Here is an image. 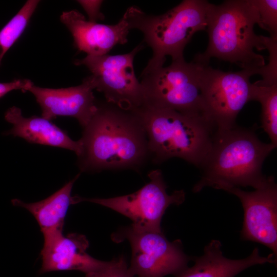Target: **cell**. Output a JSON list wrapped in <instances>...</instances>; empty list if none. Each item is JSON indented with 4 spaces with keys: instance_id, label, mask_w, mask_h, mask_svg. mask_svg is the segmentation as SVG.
<instances>
[{
    "instance_id": "277c9868",
    "label": "cell",
    "mask_w": 277,
    "mask_h": 277,
    "mask_svg": "<svg viewBox=\"0 0 277 277\" xmlns=\"http://www.w3.org/2000/svg\"><path fill=\"white\" fill-rule=\"evenodd\" d=\"M134 112L145 130L149 155L154 163L179 157L199 167L215 131L204 117L145 107Z\"/></svg>"
},
{
    "instance_id": "d6986e66",
    "label": "cell",
    "mask_w": 277,
    "mask_h": 277,
    "mask_svg": "<svg viewBox=\"0 0 277 277\" xmlns=\"http://www.w3.org/2000/svg\"><path fill=\"white\" fill-rule=\"evenodd\" d=\"M38 1H27L0 30V64L6 52L21 36L34 12Z\"/></svg>"
},
{
    "instance_id": "ba28073f",
    "label": "cell",
    "mask_w": 277,
    "mask_h": 277,
    "mask_svg": "<svg viewBox=\"0 0 277 277\" xmlns=\"http://www.w3.org/2000/svg\"><path fill=\"white\" fill-rule=\"evenodd\" d=\"M115 242L127 240L131 246L130 272L135 277L175 276L185 270L191 258L179 240L169 241L162 232L141 231L132 226L113 234Z\"/></svg>"
},
{
    "instance_id": "e0dca14e",
    "label": "cell",
    "mask_w": 277,
    "mask_h": 277,
    "mask_svg": "<svg viewBox=\"0 0 277 277\" xmlns=\"http://www.w3.org/2000/svg\"><path fill=\"white\" fill-rule=\"evenodd\" d=\"M77 174L60 189L46 199L38 202L27 203L19 199H14L12 203L23 207L34 217L43 235L63 231L65 219L70 205L74 204L71 191Z\"/></svg>"
},
{
    "instance_id": "52a82bcc",
    "label": "cell",
    "mask_w": 277,
    "mask_h": 277,
    "mask_svg": "<svg viewBox=\"0 0 277 277\" xmlns=\"http://www.w3.org/2000/svg\"><path fill=\"white\" fill-rule=\"evenodd\" d=\"M262 73V67L225 72L201 63L200 81L203 115L215 130H228L236 126L239 113L252 101L253 84L250 78Z\"/></svg>"
},
{
    "instance_id": "5b68a950",
    "label": "cell",
    "mask_w": 277,
    "mask_h": 277,
    "mask_svg": "<svg viewBox=\"0 0 277 277\" xmlns=\"http://www.w3.org/2000/svg\"><path fill=\"white\" fill-rule=\"evenodd\" d=\"M210 3L184 0L163 14L149 15L131 6L126 11L132 28L140 30L152 50V56L143 72L163 67L166 56L172 61L184 60V50L195 33L206 31Z\"/></svg>"
},
{
    "instance_id": "2e32d148",
    "label": "cell",
    "mask_w": 277,
    "mask_h": 277,
    "mask_svg": "<svg viewBox=\"0 0 277 277\" xmlns=\"http://www.w3.org/2000/svg\"><path fill=\"white\" fill-rule=\"evenodd\" d=\"M5 118L12 125L6 134L21 137L31 143L68 149L74 151L76 155L80 153L79 141L72 140L50 120L37 116L25 117L21 110L16 106L7 110Z\"/></svg>"
},
{
    "instance_id": "4fadbf2b",
    "label": "cell",
    "mask_w": 277,
    "mask_h": 277,
    "mask_svg": "<svg viewBox=\"0 0 277 277\" xmlns=\"http://www.w3.org/2000/svg\"><path fill=\"white\" fill-rule=\"evenodd\" d=\"M94 89L90 75L77 86L53 89L33 84L27 91L33 94L40 106L42 117L50 121L58 116L74 117L83 128L96 109L97 102L93 94Z\"/></svg>"
},
{
    "instance_id": "9c48e42d",
    "label": "cell",
    "mask_w": 277,
    "mask_h": 277,
    "mask_svg": "<svg viewBox=\"0 0 277 277\" xmlns=\"http://www.w3.org/2000/svg\"><path fill=\"white\" fill-rule=\"evenodd\" d=\"M143 47L141 43L124 54L87 55L75 64L84 65L90 71L94 89L103 93L107 102L134 111L144 103L142 87L133 67L134 58Z\"/></svg>"
},
{
    "instance_id": "44dd1931",
    "label": "cell",
    "mask_w": 277,
    "mask_h": 277,
    "mask_svg": "<svg viewBox=\"0 0 277 277\" xmlns=\"http://www.w3.org/2000/svg\"><path fill=\"white\" fill-rule=\"evenodd\" d=\"M85 277H135L129 271L125 259L121 256L110 261L109 265L98 271L86 274Z\"/></svg>"
},
{
    "instance_id": "7402d4cb",
    "label": "cell",
    "mask_w": 277,
    "mask_h": 277,
    "mask_svg": "<svg viewBox=\"0 0 277 277\" xmlns=\"http://www.w3.org/2000/svg\"><path fill=\"white\" fill-rule=\"evenodd\" d=\"M89 17V21L96 22L98 20H104L105 16L100 9L102 1H78Z\"/></svg>"
},
{
    "instance_id": "8fae6325",
    "label": "cell",
    "mask_w": 277,
    "mask_h": 277,
    "mask_svg": "<svg viewBox=\"0 0 277 277\" xmlns=\"http://www.w3.org/2000/svg\"><path fill=\"white\" fill-rule=\"evenodd\" d=\"M236 195L244 209L241 238L260 243L277 255V185L273 176L253 191L239 187L226 190Z\"/></svg>"
},
{
    "instance_id": "603a6c76",
    "label": "cell",
    "mask_w": 277,
    "mask_h": 277,
    "mask_svg": "<svg viewBox=\"0 0 277 277\" xmlns=\"http://www.w3.org/2000/svg\"><path fill=\"white\" fill-rule=\"evenodd\" d=\"M33 85L29 80H16L10 82L0 83V98L7 93L15 90H22L27 91L28 89Z\"/></svg>"
},
{
    "instance_id": "3957f363",
    "label": "cell",
    "mask_w": 277,
    "mask_h": 277,
    "mask_svg": "<svg viewBox=\"0 0 277 277\" xmlns=\"http://www.w3.org/2000/svg\"><path fill=\"white\" fill-rule=\"evenodd\" d=\"M259 14L252 0H228L220 5L210 3L206 31L208 45L204 53L194 57L209 64L211 57L233 63L242 69H259L265 65L264 57L254 52L266 49L267 36L254 31Z\"/></svg>"
},
{
    "instance_id": "7c38bea8",
    "label": "cell",
    "mask_w": 277,
    "mask_h": 277,
    "mask_svg": "<svg viewBox=\"0 0 277 277\" xmlns=\"http://www.w3.org/2000/svg\"><path fill=\"white\" fill-rule=\"evenodd\" d=\"M43 236L40 274L71 270L88 274L102 270L110 263L98 260L88 254L89 241L84 235L71 233L65 235L63 231H57Z\"/></svg>"
},
{
    "instance_id": "9a60e30c",
    "label": "cell",
    "mask_w": 277,
    "mask_h": 277,
    "mask_svg": "<svg viewBox=\"0 0 277 277\" xmlns=\"http://www.w3.org/2000/svg\"><path fill=\"white\" fill-rule=\"evenodd\" d=\"M219 241L212 240L205 246L204 254L193 259L194 265L175 277H234L253 265L276 263V259L272 253L261 256L257 247L246 258L231 260L224 256Z\"/></svg>"
},
{
    "instance_id": "7a4b0ae2",
    "label": "cell",
    "mask_w": 277,
    "mask_h": 277,
    "mask_svg": "<svg viewBox=\"0 0 277 277\" xmlns=\"http://www.w3.org/2000/svg\"><path fill=\"white\" fill-rule=\"evenodd\" d=\"M276 148L262 142L253 130L235 126L215 130L209 149L199 167L200 180L193 188L197 193L205 187L226 190L232 187H261L267 176L263 162Z\"/></svg>"
},
{
    "instance_id": "ac0fdd59",
    "label": "cell",
    "mask_w": 277,
    "mask_h": 277,
    "mask_svg": "<svg viewBox=\"0 0 277 277\" xmlns=\"http://www.w3.org/2000/svg\"><path fill=\"white\" fill-rule=\"evenodd\" d=\"M253 84L252 101L260 103L262 127L268 134L271 143L277 146V84L271 86Z\"/></svg>"
},
{
    "instance_id": "8992f818",
    "label": "cell",
    "mask_w": 277,
    "mask_h": 277,
    "mask_svg": "<svg viewBox=\"0 0 277 277\" xmlns=\"http://www.w3.org/2000/svg\"><path fill=\"white\" fill-rule=\"evenodd\" d=\"M201 63L193 60L172 61L142 72L140 82L143 94L142 107L167 109L203 117L200 88Z\"/></svg>"
},
{
    "instance_id": "5bb4252c",
    "label": "cell",
    "mask_w": 277,
    "mask_h": 277,
    "mask_svg": "<svg viewBox=\"0 0 277 277\" xmlns=\"http://www.w3.org/2000/svg\"><path fill=\"white\" fill-rule=\"evenodd\" d=\"M60 20L71 32L75 47L91 56L107 54L117 44L126 43L132 29L126 12L117 23L112 25L88 21L76 10L63 12Z\"/></svg>"
},
{
    "instance_id": "ffe728a7",
    "label": "cell",
    "mask_w": 277,
    "mask_h": 277,
    "mask_svg": "<svg viewBox=\"0 0 277 277\" xmlns=\"http://www.w3.org/2000/svg\"><path fill=\"white\" fill-rule=\"evenodd\" d=\"M259 14L258 25L277 39V1L252 0Z\"/></svg>"
},
{
    "instance_id": "30bf717a",
    "label": "cell",
    "mask_w": 277,
    "mask_h": 277,
    "mask_svg": "<svg viewBox=\"0 0 277 277\" xmlns=\"http://www.w3.org/2000/svg\"><path fill=\"white\" fill-rule=\"evenodd\" d=\"M148 177L150 181L133 193L108 199L77 196V203L88 201L109 208L129 217L136 230L162 232L161 222L166 210L171 205L183 203L185 193L180 190L167 194L160 170L151 171Z\"/></svg>"
},
{
    "instance_id": "6da1fadb",
    "label": "cell",
    "mask_w": 277,
    "mask_h": 277,
    "mask_svg": "<svg viewBox=\"0 0 277 277\" xmlns=\"http://www.w3.org/2000/svg\"><path fill=\"white\" fill-rule=\"evenodd\" d=\"M83 128L77 155L81 171L137 169L149 156L145 130L134 111L97 102L95 112Z\"/></svg>"
}]
</instances>
